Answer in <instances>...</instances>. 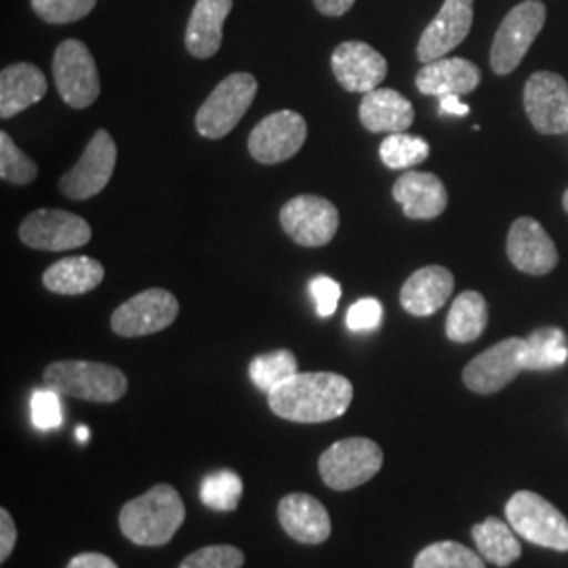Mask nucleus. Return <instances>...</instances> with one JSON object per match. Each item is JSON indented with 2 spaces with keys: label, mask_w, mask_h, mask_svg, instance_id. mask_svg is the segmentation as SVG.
<instances>
[{
  "label": "nucleus",
  "mask_w": 568,
  "mask_h": 568,
  "mask_svg": "<svg viewBox=\"0 0 568 568\" xmlns=\"http://www.w3.org/2000/svg\"><path fill=\"white\" fill-rule=\"evenodd\" d=\"M307 138V122L293 110H278L260 122L248 135V154L262 164L293 159Z\"/></svg>",
  "instance_id": "ddd939ff"
},
{
  "label": "nucleus",
  "mask_w": 568,
  "mask_h": 568,
  "mask_svg": "<svg viewBox=\"0 0 568 568\" xmlns=\"http://www.w3.org/2000/svg\"><path fill=\"white\" fill-rule=\"evenodd\" d=\"M53 77L60 98L74 110H84L98 102L102 84L98 63L89 47L77 39L61 42L53 58Z\"/></svg>",
  "instance_id": "6e6552de"
},
{
  "label": "nucleus",
  "mask_w": 568,
  "mask_h": 568,
  "mask_svg": "<svg viewBox=\"0 0 568 568\" xmlns=\"http://www.w3.org/2000/svg\"><path fill=\"white\" fill-rule=\"evenodd\" d=\"M244 554L234 546H209L196 549L180 568H243Z\"/></svg>",
  "instance_id": "c9c22d12"
},
{
  "label": "nucleus",
  "mask_w": 568,
  "mask_h": 568,
  "mask_svg": "<svg viewBox=\"0 0 568 568\" xmlns=\"http://www.w3.org/2000/svg\"><path fill=\"white\" fill-rule=\"evenodd\" d=\"M379 156L387 169H410L429 156V143L424 138L406 133H389L379 145Z\"/></svg>",
  "instance_id": "473e14b6"
},
{
  "label": "nucleus",
  "mask_w": 568,
  "mask_h": 568,
  "mask_svg": "<svg viewBox=\"0 0 568 568\" xmlns=\"http://www.w3.org/2000/svg\"><path fill=\"white\" fill-rule=\"evenodd\" d=\"M257 79L248 72H234L220 82L204 100L196 114V131L209 140H222L243 121L246 110L255 102Z\"/></svg>",
  "instance_id": "20e7f679"
},
{
  "label": "nucleus",
  "mask_w": 568,
  "mask_h": 568,
  "mask_svg": "<svg viewBox=\"0 0 568 568\" xmlns=\"http://www.w3.org/2000/svg\"><path fill=\"white\" fill-rule=\"evenodd\" d=\"M440 110H443V114H453V116H467L469 114V108L459 100V95L440 98Z\"/></svg>",
  "instance_id": "37998d69"
},
{
  "label": "nucleus",
  "mask_w": 568,
  "mask_h": 568,
  "mask_svg": "<svg viewBox=\"0 0 568 568\" xmlns=\"http://www.w3.org/2000/svg\"><path fill=\"white\" fill-rule=\"evenodd\" d=\"M281 225L295 244L325 246L339 230V211L323 196L302 194L281 209Z\"/></svg>",
  "instance_id": "9b49d317"
},
{
  "label": "nucleus",
  "mask_w": 568,
  "mask_h": 568,
  "mask_svg": "<svg viewBox=\"0 0 568 568\" xmlns=\"http://www.w3.org/2000/svg\"><path fill=\"white\" fill-rule=\"evenodd\" d=\"M30 410H32V424L39 429H55L63 422L60 394L53 392L51 387L34 392Z\"/></svg>",
  "instance_id": "e433bc0d"
},
{
  "label": "nucleus",
  "mask_w": 568,
  "mask_h": 568,
  "mask_svg": "<svg viewBox=\"0 0 568 568\" xmlns=\"http://www.w3.org/2000/svg\"><path fill=\"white\" fill-rule=\"evenodd\" d=\"M354 387L337 373H297L267 394L274 415L295 424H325L352 405Z\"/></svg>",
  "instance_id": "f257e3e1"
},
{
  "label": "nucleus",
  "mask_w": 568,
  "mask_h": 568,
  "mask_svg": "<svg viewBox=\"0 0 568 568\" xmlns=\"http://www.w3.org/2000/svg\"><path fill=\"white\" fill-rule=\"evenodd\" d=\"M105 270L91 257H63L49 265L42 274V284L58 295H84L102 284Z\"/></svg>",
  "instance_id": "a878e982"
},
{
  "label": "nucleus",
  "mask_w": 568,
  "mask_h": 568,
  "mask_svg": "<svg viewBox=\"0 0 568 568\" xmlns=\"http://www.w3.org/2000/svg\"><path fill=\"white\" fill-rule=\"evenodd\" d=\"M392 192L408 220H436L447 209V187L434 173L408 171L394 183Z\"/></svg>",
  "instance_id": "aec40b11"
},
{
  "label": "nucleus",
  "mask_w": 568,
  "mask_h": 568,
  "mask_svg": "<svg viewBox=\"0 0 568 568\" xmlns=\"http://www.w3.org/2000/svg\"><path fill=\"white\" fill-rule=\"evenodd\" d=\"M20 239L37 251H70L91 241V225L61 209H39L21 222Z\"/></svg>",
  "instance_id": "4468645a"
},
{
  "label": "nucleus",
  "mask_w": 568,
  "mask_h": 568,
  "mask_svg": "<svg viewBox=\"0 0 568 568\" xmlns=\"http://www.w3.org/2000/svg\"><path fill=\"white\" fill-rule=\"evenodd\" d=\"M567 361V335L560 328L546 326L528 335L527 371H548L565 365Z\"/></svg>",
  "instance_id": "c85d7f7f"
},
{
  "label": "nucleus",
  "mask_w": 568,
  "mask_h": 568,
  "mask_svg": "<svg viewBox=\"0 0 568 568\" xmlns=\"http://www.w3.org/2000/svg\"><path fill=\"white\" fill-rule=\"evenodd\" d=\"M471 537L480 556H485L495 567H509L523 556L516 530L499 518H487L485 523L474 525Z\"/></svg>",
  "instance_id": "cd10ccee"
},
{
  "label": "nucleus",
  "mask_w": 568,
  "mask_h": 568,
  "mask_svg": "<svg viewBox=\"0 0 568 568\" xmlns=\"http://www.w3.org/2000/svg\"><path fill=\"white\" fill-rule=\"evenodd\" d=\"M331 68L349 93H371L387 77L386 58L363 41L342 42L331 55Z\"/></svg>",
  "instance_id": "dca6fc26"
},
{
  "label": "nucleus",
  "mask_w": 568,
  "mask_h": 568,
  "mask_svg": "<svg viewBox=\"0 0 568 568\" xmlns=\"http://www.w3.org/2000/svg\"><path fill=\"white\" fill-rule=\"evenodd\" d=\"M358 116L371 133H405L415 121V110L398 91L379 87L365 93Z\"/></svg>",
  "instance_id": "393cba45"
},
{
  "label": "nucleus",
  "mask_w": 568,
  "mask_h": 568,
  "mask_svg": "<svg viewBox=\"0 0 568 568\" xmlns=\"http://www.w3.org/2000/svg\"><path fill=\"white\" fill-rule=\"evenodd\" d=\"M44 386L60 396L89 403H116L129 389L121 368L91 361H60L47 366Z\"/></svg>",
  "instance_id": "7ed1b4c3"
},
{
  "label": "nucleus",
  "mask_w": 568,
  "mask_h": 568,
  "mask_svg": "<svg viewBox=\"0 0 568 568\" xmlns=\"http://www.w3.org/2000/svg\"><path fill=\"white\" fill-rule=\"evenodd\" d=\"M180 314V302L173 293L164 288H148L124 304L112 314V331L121 337H143L161 333L173 325Z\"/></svg>",
  "instance_id": "f8f14e48"
},
{
  "label": "nucleus",
  "mask_w": 568,
  "mask_h": 568,
  "mask_svg": "<svg viewBox=\"0 0 568 568\" xmlns=\"http://www.w3.org/2000/svg\"><path fill=\"white\" fill-rule=\"evenodd\" d=\"M546 23V4L541 0H525L516 4L501 21L490 47V65L499 77L511 74L525 60Z\"/></svg>",
  "instance_id": "0eeeda50"
},
{
  "label": "nucleus",
  "mask_w": 568,
  "mask_h": 568,
  "mask_svg": "<svg viewBox=\"0 0 568 568\" xmlns=\"http://www.w3.org/2000/svg\"><path fill=\"white\" fill-rule=\"evenodd\" d=\"M528 121L544 135L568 131V84L556 72H537L525 87Z\"/></svg>",
  "instance_id": "2eb2a0df"
},
{
  "label": "nucleus",
  "mask_w": 568,
  "mask_h": 568,
  "mask_svg": "<svg viewBox=\"0 0 568 568\" xmlns=\"http://www.w3.org/2000/svg\"><path fill=\"white\" fill-rule=\"evenodd\" d=\"M310 293L316 304V314L321 318H328L335 314L339 300H342V286L328 276H316L310 283Z\"/></svg>",
  "instance_id": "58836bf2"
},
{
  "label": "nucleus",
  "mask_w": 568,
  "mask_h": 568,
  "mask_svg": "<svg viewBox=\"0 0 568 568\" xmlns=\"http://www.w3.org/2000/svg\"><path fill=\"white\" fill-rule=\"evenodd\" d=\"M382 321H384V305L373 297L356 302L347 310V316H345V325L354 333L375 331L382 325Z\"/></svg>",
  "instance_id": "4c0bfd02"
},
{
  "label": "nucleus",
  "mask_w": 568,
  "mask_h": 568,
  "mask_svg": "<svg viewBox=\"0 0 568 568\" xmlns=\"http://www.w3.org/2000/svg\"><path fill=\"white\" fill-rule=\"evenodd\" d=\"M487 323V300L476 291H464L448 310L447 337L455 344H471L485 333Z\"/></svg>",
  "instance_id": "bb28decb"
},
{
  "label": "nucleus",
  "mask_w": 568,
  "mask_h": 568,
  "mask_svg": "<svg viewBox=\"0 0 568 568\" xmlns=\"http://www.w3.org/2000/svg\"><path fill=\"white\" fill-rule=\"evenodd\" d=\"M413 568H487L480 554L457 544L438 541L422 549L415 558Z\"/></svg>",
  "instance_id": "7c9ffc66"
},
{
  "label": "nucleus",
  "mask_w": 568,
  "mask_h": 568,
  "mask_svg": "<svg viewBox=\"0 0 568 568\" xmlns=\"http://www.w3.org/2000/svg\"><path fill=\"white\" fill-rule=\"evenodd\" d=\"M356 0H314V7L326 18H342Z\"/></svg>",
  "instance_id": "79ce46f5"
},
{
  "label": "nucleus",
  "mask_w": 568,
  "mask_h": 568,
  "mask_svg": "<svg viewBox=\"0 0 568 568\" xmlns=\"http://www.w3.org/2000/svg\"><path fill=\"white\" fill-rule=\"evenodd\" d=\"M474 23V0H445L438 16L429 21L419 44L417 60H443L448 53L466 41Z\"/></svg>",
  "instance_id": "f3484780"
},
{
  "label": "nucleus",
  "mask_w": 568,
  "mask_h": 568,
  "mask_svg": "<svg viewBox=\"0 0 568 568\" xmlns=\"http://www.w3.org/2000/svg\"><path fill=\"white\" fill-rule=\"evenodd\" d=\"M509 527L535 546L568 551V520L548 499L532 490L511 495L506 506Z\"/></svg>",
  "instance_id": "39448f33"
},
{
  "label": "nucleus",
  "mask_w": 568,
  "mask_h": 568,
  "mask_svg": "<svg viewBox=\"0 0 568 568\" xmlns=\"http://www.w3.org/2000/svg\"><path fill=\"white\" fill-rule=\"evenodd\" d=\"M243 497V480L230 469H220L204 478L201 499L206 508L215 511H234Z\"/></svg>",
  "instance_id": "2f4dec72"
},
{
  "label": "nucleus",
  "mask_w": 568,
  "mask_h": 568,
  "mask_svg": "<svg viewBox=\"0 0 568 568\" xmlns=\"http://www.w3.org/2000/svg\"><path fill=\"white\" fill-rule=\"evenodd\" d=\"M234 0H196L185 28V47L196 60L213 58L224 41V23Z\"/></svg>",
  "instance_id": "4be33fe9"
},
{
  "label": "nucleus",
  "mask_w": 568,
  "mask_h": 568,
  "mask_svg": "<svg viewBox=\"0 0 568 568\" xmlns=\"http://www.w3.org/2000/svg\"><path fill=\"white\" fill-rule=\"evenodd\" d=\"M297 358L288 349H274L253 358L248 365V375L251 382L260 387L262 392H272L274 387L281 386L293 375H297Z\"/></svg>",
  "instance_id": "c756f323"
},
{
  "label": "nucleus",
  "mask_w": 568,
  "mask_h": 568,
  "mask_svg": "<svg viewBox=\"0 0 568 568\" xmlns=\"http://www.w3.org/2000/svg\"><path fill=\"white\" fill-rule=\"evenodd\" d=\"M77 438H79V443H87V438H89V429L84 426L79 427V429H77Z\"/></svg>",
  "instance_id": "c03bdc74"
},
{
  "label": "nucleus",
  "mask_w": 568,
  "mask_h": 568,
  "mask_svg": "<svg viewBox=\"0 0 568 568\" xmlns=\"http://www.w3.org/2000/svg\"><path fill=\"white\" fill-rule=\"evenodd\" d=\"M47 95V79L34 63H13L0 72V116L9 121Z\"/></svg>",
  "instance_id": "b1692460"
},
{
  "label": "nucleus",
  "mask_w": 568,
  "mask_h": 568,
  "mask_svg": "<svg viewBox=\"0 0 568 568\" xmlns=\"http://www.w3.org/2000/svg\"><path fill=\"white\" fill-rule=\"evenodd\" d=\"M116 143L108 131H98L87 143L79 163L61 175L60 190L70 201H87L110 183L116 166Z\"/></svg>",
  "instance_id": "1a4fd4ad"
},
{
  "label": "nucleus",
  "mask_w": 568,
  "mask_h": 568,
  "mask_svg": "<svg viewBox=\"0 0 568 568\" xmlns=\"http://www.w3.org/2000/svg\"><path fill=\"white\" fill-rule=\"evenodd\" d=\"M39 175L37 163L26 156L7 131L0 133V178L13 185H28Z\"/></svg>",
  "instance_id": "72a5a7b5"
},
{
  "label": "nucleus",
  "mask_w": 568,
  "mask_h": 568,
  "mask_svg": "<svg viewBox=\"0 0 568 568\" xmlns=\"http://www.w3.org/2000/svg\"><path fill=\"white\" fill-rule=\"evenodd\" d=\"M18 541V528L7 509H0V562H7Z\"/></svg>",
  "instance_id": "ea45409f"
},
{
  "label": "nucleus",
  "mask_w": 568,
  "mask_h": 568,
  "mask_svg": "<svg viewBox=\"0 0 568 568\" xmlns=\"http://www.w3.org/2000/svg\"><path fill=\"white\" fill-rule=\"evenodd\" d=\"M278 520L288 537L305 546H318L331 537V516L325 506L305 493L286 495L278 506Z\"/></svg>",
  "instance_id": "6ab92c4d"
},
{
  "label": "nucleus",
  "mask_w": 568,
  "mask_h": 568,
  "mask_svg": "<svg viewBox=\"0 0 568 568\" xmlns=\"http://www.w3.org/2000/svg\"><path fill=\"white\" fill-rule=\"evenodd\" d=\"M480 68L464 58L429 61L419 72L415 84L424 95H466L480 84Z\"/></svg>",
  "instance_id": "5701e85b"
},
{
  "label": "nucleus",
  "mask_w": 568,
  "mask_h": 568,
  "mask_svg": "<svg viewBox=\"0 0 568 568\" xmlns=\"http://www.w3.org/2000/svg\"><path fill=\"white\" fill-rule=\"evenodd\" d=\"M34 13L47 23H72L87 18L98 0H30Z\"/></svg>",
  "instance_id": "f704fd0d"
},
{
  "label": "nucleus",
  "mask_w": 568,
  "mask_h": 568,
  "mask_svg": "<svg viewBox=\"0 0 568 568\" xmlns=\"http://www.w3.org/2000/svg\"><path fill=\"white\" fill-rule=\"evenodd\" d=\"M527 371V339L509 337L488 347L464 368V384L476 394H495Z\"/></svg>",
  "instance_id": "9d476101"
},
{
  "label": "nucleus",
  "mask_w": 568,
  "mask_h": 568,
  "mask_svg": "<svg viewBox=\"0 0 568 568\" xmlns=\"http://www.w3.org/2000/svg\"><path fill=\"white\" fill-rule=\"evenodd\" d=\"M65 568H119L116 562L103 554L98 551H87V554H79L70 560V565Z\"/></svg>",
  "instance_id": "a19ab883"
},
{
  "label": "nucleus",
  "mask_w": 568,
  "mask_h": 568,
  "mask_svg": "<svg viewBox=\"0 0 568 568\" xmlns=\"http://www.w3.org/2000/svg\"><path fill=\"white\" fill-rule=\"evenodd\" d=\"M508 257L525 274L544 276L558 265L556 244L532 217L516 220L508 234Z\"/></svg>",
  "instance_id": "a211bd4d"
},
{
  "label": "nucleus",
  "mask_w": 568,
  "mask_h": 568,
  "mask_svg": "<svg viewBox=\"0 0 568 568\" xmlns=\"http://www.w3.org/2000/svg\"><path fill=\"white\" fill-rule=\"evenodd\" d=\"M384 466V450L368 438H345L326 448L318 471L326 487L352 490L368 483Z\"/></svg>",
  "instance_id": "423d86ee"
},
{
  "label": "nucleus",
  "mask_w": 568,
  "mask_h": 568,
  "mask_svg": "<svg viewBox=\"0 0 568 568\" xmlns=\"http://www.w3.org/2000/svg\"><path fill=\"white\" fill-rule=\"evenodd\" d=\"M562 204H565V209H567L568 213V190L565 192V199H562Z\"/></svg>",
  "instance_id": "a18cd8bd"
},
{
  "label": "nucleus",
  "mask_w": 568,
  "mask_h": 568,
  "mask_svg": "<svg viewBox=\"0 0 568 568\" xmlns=\"http://www.w3.org/2000/svg\"><path fill=\"white\" fill-rule=\"evenodd\" d=\"M455 278L443 265H427L406 278L400 288V304L413 316H432L453 295Z\"/></svg>",
  "instance_id": "412c9836"
},
{
  "label": "nucleus",
  "mask_w": 568,
  "mask_h": 568,
  "mask_svg": "<svg viewBox=\"0 0 568 568\" xmlns=\"http://www.w3.org/2000/svg\"><path fill=\"white\" fill-rule=\"evenodd\" d=\"M185 518L180 493L169 485H156L143 493L142 497L131 499L121 509L122 535L145 548L164 546L173 539Z\"/></svg>",
  "instance_id": "f03ea898"
}]
</instances>
